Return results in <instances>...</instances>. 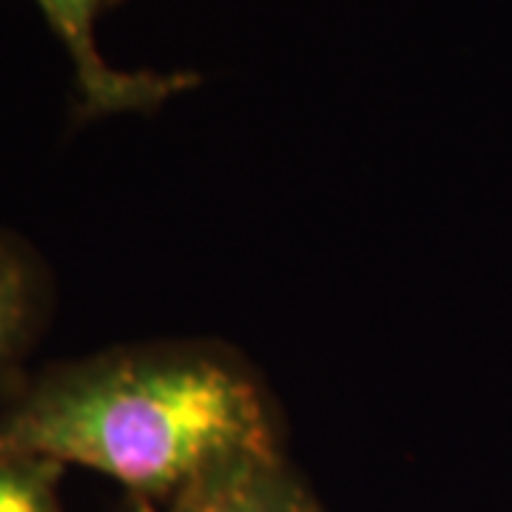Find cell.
<instances>
[{
	"label": "cell",
	"mask_w": 512,
	"mask_h": 512,
	"mask_svg": "<svg viewBox=\"0 0 512 512\" xmlns=\"http://www.w3.org/2000/svg\"><path fill=\"white\" fill-rule=\"evenodd\" d=\"M46 26L72 60L77 117L97 120L111 114H151L171 97L200 83L191 72H123L97 49L94 29L123 0H35Z\"/></svg>",
	"instance_id": "2"
},
{
	"label": "cell",
	"mask_w": 512,
	"mask_h": 512,
	"mask_svg": "<svg viewBox=\"0 0 512 512\" xmlns=\"http://www.w3.org/2000/svg\"><path fill=\"white\" fill-rule=\"evenodd\" d=\"M60 473L63 464L49 458L0 453V512H60Z\"/></svg>",
	"instance_id": "5"
},
{
	"label": "cell",
	"mask_w": 512,
	"mask_h": 512,
	"mask_svg": "<svg viewBox=\"0 0 512 512\" xmlns=\"http://www.w3.org/2000/svg\"><path fill=\"white\" fill-rule=\"evenodd\" d=\"M49 299L43 262L23 239L0 231V379L35 345Z\"/></svg>",
	"instance_id": "4"
},
{
	"label": "cell",
	"mask_w": 512,
	"mask_h": 512,
	"mask_svg": "<svg viewBox=\"0 0 512 512\" xmlns=\"http://www.w3.org/2000/svg\"><path fill=\"white\" fill-rule=\"evenodd\" d=\"M168 512H322L279 453H251L171 498Z\"/></svg>",
	"instance_id": "3"
},
{
	"label": "cell",
	"mask_w": 512,
	"mask_h": 512,
	"mask_svg": "<svg viewBox=\"0 0 512 512\" xmlns=\"http://www.w3.org/2000/svg\"><path fill=\"white\" fill-rule=\"evenodd\" d=\"M0 453L174 498L234 458L279 450L271 404L228 353L117 348L40 373L0 416Z\"/></svg>",
	"instance_id": "1"
}]
</instances>
